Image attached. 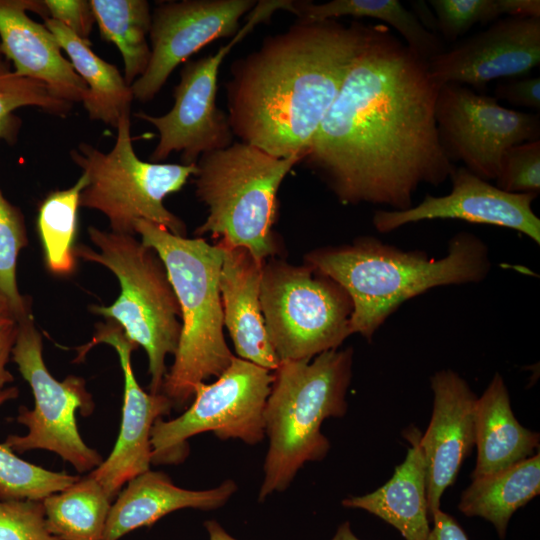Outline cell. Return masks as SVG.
<instances>
[{"instance_id":"1","label":"cell","mask_w":540,"mask_h":540,"mask_svg":"<svg viewBox=\"0 0 540 540\" xmlns=\"http://www.w3.org/2000/svg\"><path fill=\"white\" fill-rule=\"evenodd\" d=\"M439 87L427 61L374 24L301 162L344 205L412 207L420 185L456 167L438 137Z\"/></svg>"},{"instance_id":"2","label":"cell","mask_w":540,"mask_h":540,"mask_svg":"<svg viewBox=\"0 0 540 540\" xmlns=\"http://www.w3.org/2000/svg\"><path fill=\"white\" fill-rule=\"evenodd\" d=\"M374 24L298 21L237 59L226 83L240 142L277 158H304Z\"/></svg>"},{"instance_id":"3","label":"cell","mask_w":540,"mask_h":540,"mask_svg":"<svg viewBox=\"0 0 540 540\" xmlns=\"http://www.w3.org/2000/svg\"><path fill=\"white\" fill-rule=\"evenodd\" d=\"M305 260L348 293L351 335L369 341L406 301L435 287L481 282L491 270L487 244L464 231L450 238L441 258L362 236L351 244L315 249Z\"/></svg>"},{"instance_id":"4","label":"cell","mask_w":540,"mask_h":540,"mask_svg":"<svg viewBox=\"0 0 540 540\" xmlns=\"http://www.w3.org/2000/svg\"><path fill=\"white\" fill-rule=\"evenodd\" d=\"M134 228L162 260L180 307L178 348L161 389L179 410L193 398L198 383L217 378L234 357L223 333L219 289L223 251L218 243L177 236L146 220L136 221Z\"/></svg>"},{"instance_id":"5","label":"cell","mask_w":540,"mask_h":540,"mask_svg":"<svg viewBox=\"0 0 540 540\" xmlns=\"http://www.w3.org/2000/svg\"><path fill=\"white\" fill-rule=\"evenodd\" d=\"M353 349H333L311 360L281 362L264 408L268 449L258 501L283 492L307 462L322 460L330 442L323 421L343 417L352 377Z\"/></svg>"},{"instance_id":"6","label":"cell","mask_w":540,"mask_h":540,"mask_svg":"<svg viewBox=\"0 0 540 540\" xmlns=\"http://www.w3.org/2000/svg\"><path fill=\"white\" fill-rule=\"evenodd\" d=\"M88 234L97 250L79 244L75 257L110 270L121 288L111 305H93L91 311L119 325L130 342L145 350L149 392L161 393L168 372L165 360L176 353L181 333L180 307L167 270L156 251L134 235L95 226Z\"/></svg>"},{"instance_id":"7","label":"cell","mask_w":540,"mask_h":540,"mask_svg":"<svg viewBox=\"0 0 540 540\" xmlns=\"http://www.w3.org/2000/svg\"><path fill=\"white\" fill-rule=\"evenodd\" d=\"M299 163L300 157L277 158L240 141L201 155L193 177L208 215L195 235L209 233L264 263L277 251L272 227L279 187Z\"/></svg>"},{"instance_id":"8","label":"cell","mask_w":540,"mask_h":540,"mask_svg":"<svg viewBox=\"0 0 540 540\" xmlns=\"http://www.w3.org/2000/svg\"><path fill=\"white\" fill-rule=\"evenodd\" d=\"M130 128V112H126L118 121L116 141L108 153L87 143L70 151L72 160L88 178L79 206L104 214L114 233L135 235V222L146 220L185 237L184 222L163 201L182 189L196 172V164H160L139 159Z\"/></svg>"},{"instance_id":"9","label":"cell","mask_w":540,"mask_h":540,"mask_svg":"<svg viewBox=\"0 0 540 540\" xmlns=\"http://www.w3.org/2000/svg\"><path fill=\"white\" fill-rule=\"evenodd\" d=\"M260 303L266 333L280 363L311 360L338 349L351 335L353 305L348 293L309 264L265 261Z\"/></svg>"},{"instance_id":"10","label":"cell","mask_w":540,"mask_h":540,"mask_svg":"<svg viewBox=\"0 0 540 540\" xmlns=\"http://www.w3.org/2000/svg\"><path fill=\"white\" fill-rule=\"evenodd\" d=\"M17 333L12 347V360L28 382L34 396V408L20 406L18 423L27 427L25 435H9L4 444L13 452L34 449L49 450L70 463L78 472L92 471L102 462V456L86 445L80 436L76 411L88 416L94 402L85 380L70 375L56 380L43 359L40 332L31 310L16 321Z\"/></svg>"},{"instance_id":"11","label":"cell","mask_w":540,"mask_h":540,"mask_svg":"<svg viewBox=\"0 0 540 540\" xmlns=\"http://www.w3.org/2000/svg\"><path fill=\"white\" fill-rule=\"evenodd\" d=\"M274 372L234 356L212 383L194 387L191 405L178 417L159 418L151 429L153 464H177L188 454L187 439L212 432L220 440L255 445L265 439L264 408Z\"/></svg>"},{"instance_id":"12","label":"cell","mask_w":540,"mask_h":540,"mask_svg":"<svg viewBox=\"0 0 540 540\" xmlns=\"http://www.w3.org/2000/svg\"><path fill=\"white\" fill-rule=\"evenodd\" d=\"M281 0L257 2L247 23L229 43L214 54L189 61L182 68L174 89V105L162 116L138 112L135 116L153 125L159 141L150 160L158 163L172 152L181 153V164H196L201 155L224 149L233 143L227 114L216 105L218 71L225 56L257 24L267 20L278 9Z\"/></svg>"},{"instance_id":"13","label":"cell","mask_w":540,"mask_h":540,"mask_svg":"<svg viewBox=\"0 0 540 540\" xmlns=\"http://www.w3.org/2000/svg\"><path fill=\"white\" fill-rule=\"evenodd\" d=\"M438 137L447 158L478 177L495 180L509 147L540 137L539 114L507 109L496 98L458 83L439 87L435 103Z\"/></svg>"},{"instance_id":"14","label":"cell","mask_w":540,"mask_h":540,"mask_svg":"<svg viewBox=\"0 0 540 540\" xmlns=\"http://www.w3.org/2000/svg\"><path fill=\"white\" fill-rule=\"evenodd\" d=\"M254 0H183L158 5L149 32L151 57L131 85L134 99L151 101L172 71L213 40L234 37Z\"/></svg>"},{"instance_id":"15","label":"cell","mask_w":540,"mask_h":540,"mask_svg":"<svg viewBox=\"0 0 540 540\" xmlns=\"http://www.w3.org/2000/svg\"><path fill=\"white\" fill-rule=\"evenodd\" d=\"M449 179L452 189L446 195L426 194L419 204L402 211L376 210V230L388 233L420 221L456 219L512 229L540 244V219L532 209L536 194L503 191L465 167H455Z\"/></svg>"},{"instance_id":"16","label":"cell","mask_w":540,"mask_h":540,"mask_svg":"<svg viewBox=\"0 0 540 540\" xmlns=\"http://www.w3.org/2000/svg\"><path fill=\"white\" fill-rule=\"evenodd\" d=\"M92 341L80 349L85 353L94 345L106 343L118 354L124 377L120 431L108 458L89 474L114 500L129 480L150 469L152 463L151 429L155 421L168 415L173 404L163 393L145 392L138 384L131 365V353L137 348L116 323L107 320L96 326Z\"/></svg>"},{"instance_id":"17","label":"cell","mask_w":540,"mask_h":540,"mask_svg":"<svg viewBox=\"0 0 540 540\" xmlns=\"http://www.w3.org/2000/svg\"><path fill=\"white\" fill-rule=\"evenodd\" d=\"M540 63V18L506 17L428 61L432 79L478 89L497 78L526 75Z\"/></svg>"},{"instance_id":"18","label":"cell","mask_w":540,"mask_h":540,"mask_svg":"<svg viewBox=\"0 0 540 540\" xmlns=\"http://www.w3.org/2000/svg\"><path fill=\"white\" fill-rule=\"evenodd\" d=\"M433 410L429 426L420 438L426 465L428 513L440 509L443 492L457 478L459 469L475 445L477 397L468 383L452 370L431 377Z\"/></svg>"},{"instance_id":"19","label":"cell","mask_w":540,"mask_h":540,"mask_svg":"<svg viewBox=\"0 0 540 540\" xmlns=\"http://www.w3.org/2000/svg\"><path fill=\"white\" fill-rule=\"evenodd\" d=\"M49 18L44 1L0 0V51L12 60L14 74L44 84L57 99L83 102L88 88L61 53L54 35L26 10Z\"/></svg>"},{"instance_id":"20","label":"cell","mask_w":540,"mask_h":540,"mask_svg":"<svg viewBox=\"0 0 540 540\" xmlns=\"http://www.w3.org/2000/svg\"><path fill=\"white\" fill-rule=\"evenodd\" d=\"M223 251L219 289L224 326L237 357L275 371L280 361L265 329L260 303L263 263L243 247L218 241Z\"/></svg>"},{"instance_id":"21","label":"cell","mask_w":540,"mask_h":540,"mask_svg":"<svg viewBox=\"0 0 540 540\" xmlns=\"http://www.w3.org/2000/svg\"><path fill=\"white\" fill-rule=\"evenodd\" d=\"M112 503L103 540H119L130 531L151 526L163 516L183 508L215 510L237 491L232 479L207 490H188L158 471L147 470L126 483Z\"/></svg>"},{"instance_id":"22","label":"cell","mask_w":540,"mask_h":540,"mask_svg":"<svg viewBox=\"0 0 540 540\" xmlns=\"http://www.w3.org/2000/svg\"><path fill=\"white\" fill-rule=\"evenodd\" d=\"M406 437L411 447L391 479L372 493L344 499L342 505L378 516L395 527L405 540H426L430 526L421 434L417 429L410 430Z\"/></svg>"},{"instance_id":"23","label":"cell","mask_w":540,"mask_h":540,"mask_svg":"<svg viewBox=\"0 0 540 540\" xmlns=\"http://www.w3.org/2000/svg\"><path fill=\"white\" fill-rule=\"evenodd\" d=\"M476 466L472 479L504 470L533 455L539 434L515 418L506 384L495 373L475 404Z\"/></svg>"},{"instance_id":"24","label":"cell","mask_w":540,"mask_h":540,"mask_svg":"<svg viewBox=\"0 0 540 540\" xmlns=\"http://www.w3.org/2000/svg\"><path fill=\"white\" fill-rule=\"evenodd\" d=\"M44 21L88 88L82 103L89 118L116 128L120 117L130 112L134 100L131 86L116 66L93 52L90 41L81 39L56 20L46 18Z\"/></svg>"},{"instance_id":"25","label":"cell","mask_w":540,"mask_h":540,"mask_svg":"<svg viewBox=\"0 0 540 540\" xmlns=\"http://www.w3.org/2000/svg\"><path fill=\"white\" fill-rule=\"evenodd\" d=\"M540 493L539 453L504 470L473 479L458 508L491 522L504 539L511 516Z\"/></svg>"},{"instance_id":"26","label":"cell","mask_w":540,"mask_h":540,"mask_svg":"<svg viewBox=\"0 0 540 540\" xmlns=\"http://www.w3.org/2000/svg\"><path fill=\"white\" fill-rule=\"evenodd\" d=\"M292 13L312 23L343 16L378 19L394 28L405 43L425 61L445 50L440 37L428 31L412 11L398 0H333L326 3L294 1Z\"/></svg>"},{"instance_id":"27","label":"cell","mask_w":540,"mask_h":540,"mask_svg":"<svg viewBox=\"0 0 540 540\" xmlns=\"http://www.w3.org/2000/svg\"><path fill=\"white\" fill-rule=\"evenodd\" d=\"M112 499L90 474L42 500L48 531L62 540H103Z\"/></svg>"},{"instance_id":"28","label":"cell","mask_w":540,"mask_h":540,"mask_svg":"<svg viewBox=\"0 0 540 540\" xmlns=\"http://www.w3.org/2000/svg\"><path fill=\"white\" fill-rule=\"evenodd\" d=\"M101 37L121 53L128 85L147 69L151 49L147 41L152 14L145 0H90Z\"/></svg>"},{"instance_id":"29","label":"cell","mask_w":540,"mask_h":540,"mask_svg":"<svg viewBox=\"0 0 540 540\" xmlns=\"http://www.w3.org/2000/svg\"><path fill=\"white\" fill-rule=\"evenodd\" d=\"M88 185L82 173L70 188L48 194L40 205L37 228L47 268L54 274L67 275L76 265L74 240L77 231V210L82 190Z\"/></svg>"},{"instance_id":"30","label":"cell","mask_w":540,"mask_h":540,"mask_svg":"<svg viewBox=\"0 0 540 540\" xmlns=\"http://www.w3.org/2000/svg\"><path fill=\"white\" fill-rule=\"evenodd\" d=\"M17 387L0 391V406L17 398ZM80 477L66 472H55L21 459L4 443L0 444V500L42 501L47 496L64 490Z\"/></svg>"},{"instance_id":"31","label":"cell","mask_w":540,"mask_h":540,"mask_svg":"<svg viewBox=\"0 0 540 540\" xmlns=\"http://www.w3.org/2000/svg\"><path fill=\"white\" fill-rule=\"evenodd\" d=\"M437 31L456 41L473 25L486 24L503 15L540 18L539 0H430Z\"/></svg>"},{"instance_id":"32","label":"cell","mask_w":540,"mask_h":540,"mask_svg":"<svg viewBox=\"0 0 540 540\" xmlns=\"http://www.w3.org/2000/svg\"><path fill=\"white\" fill-rule=\"evenodd\" d=\"M27 243L21 213L0 191V301L16 321L31 310L30 301L20 294L16 281L18 256Z\"/></svg>"},{"instance_id":"33","label":"cell","mask_w":540,"mask_h":540,"mask_svg":"<svg viewBox=\"0 0 540 540\" xmlns=\"http://www.w3.org/2000/svg\"><path fill=\"white\" fill-rule=\"evenodd\" d=\"M71 103L55 98L48 88L36 80L17 76L14 72L0 74V138L12 143L20 122L13 111L23 106H36L55 115H66Z\"/></svg>"},{"instance_id":"34","label":"cell","mask_w":540,"mask_h":540,"mask_svg":"<svg viewBox=\"0 0 540 540\" xmlns=\"http://www.w3.org/2000/svg\"><path fill=\"white\" fill-rule=\"evenodd\" d=\"M496 186L509 193L540 191V140L516 144L501 157Z\"/></svg>"},{"instance_id":"35","label":"cell","mask_w":540,"mask_h":540,"mask_svg":"<svg viewBox=\"0 0 540 540\" xmlns=\"http://www.w3.org/2000/svg\"><path fill=\"white\" fill-rule=\"evenodd\" d=\"M0 540H62L46 526L42 501L0 500Z\"/></svg>"},{"instance_id":"36","label":"cell","mask_w":540,"mask_h":540,"mask_svg":"<svg viewBox=\"0 0 540 540\" xmlns=\"http://www.w3.org/2000/svg\"><path fill=\"white\" fill-rule=\"evenodd\" d=\"M49 18L70 29L83 40L89 36L95 23L90 1L86 0H45Z\"/></svg>"},{"instance_id":"37","label":"cell","mask_w":540,"mask_h":540,"mask_svg":"<svg viewBox=\"0 0 540 540\" xmlns=\"http://www.w3.org/2000/svg\"><path fill=\"white\" fill-rule=\"evenodd\" d=\"M495 96L515 106L540 110V78L525 77L500 83Z\"/></svg>"},{"instance_id":"38","label":"cell","mask_w":540,"mask_h":540,"mask_svg":"<svg viewBox=\"0 0 540 540\" xmlns=\"http://www.w3.org/2000/svg\"><path fill=\"white\" fill-rule=\"evenodd\" d=\"M432 518L433 528L430 529L426 540H468L463 529L451 515L439 509L432 514Z\"/></svg>"},{"instance_id":"39","label":"cell","mask_w":540,"mask_h":540,"mask_svg":"<svg viewBox=\"0 0 540 540\" xmlns=\"http://www.w3.org/2000/svg\"><path fill=\"white\" fill-rule=\"evenodd\" d=\"M16 333V322L11 323L0 330V391L4 389L7 383L14 380L13 375L7 370L6 364L11 356Z\"/></svg>"},{"instance_id":"40","label":"cell","mask_w":540,"mask_h":540,"mask_svg":"<svg viewBox=\"0 0 540 540\" xmlns=\"http://www.w3.org/2000/svg\"><path fill=\"white\" fill-rule=\"evenodd\" d=\"M204 526L209 534V540H237L229 535L216 520H207Z\"/></svg>"},{"instance_id":"41","label":"cell","mask_w":540,"mask_h":540,"mask_svg":"<svg viewBox=\"0 0 540 540\" xmlns=\"http://www.w3.org/2000/svg\"><path fill=\"white\" fill-rule=\"evenodd\" d=\"M332 540H359V539L352 532L350 523L346 521L338 527Z\"/></svg>"},{"instance_id":"42","label":"cell","mask_w":540,"mask_h":540,"mask_svg":"<svg viewBox=\"0 0 540 540\" xmlns=\"http://www.w3.org/2000/svg\"><path fill=\"white\" fill-rule=\"evenodd\" d=\"M14 322H16V320L9 308L0 301V330Z\"/></svg>"}]
</instances>
